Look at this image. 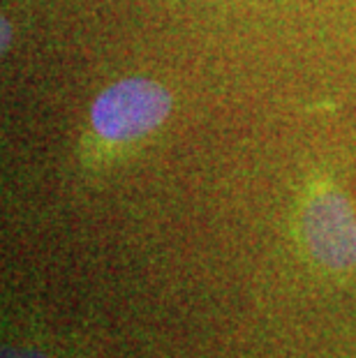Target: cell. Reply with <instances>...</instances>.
<instances>
[{
    "mask_svg": "<svg viewBox=\"0 0 356 358\" xmlns=\"http://www.w3.org/2000/svg\"><path fill=\"white\" fill-rule=\"evenodd\" d=\"M171 109L173 97L164 83L148 77H127L95 97L88 111V125L102 146H134L157 132Z\"/></svg>",
    "mask_w": 356,
    "mask_h": 358,
    "instance_id": "cell-1",
    "label": "cell"
},
{
    "mask_svg": "<svg viewBox=\"0 0 356 358\" xmlns=\"http://www.w3.org/2000/svg\"><path fill=\"white\" fill-rule=\"evenodd\" d=\"M301 231L308 252L329 271L356 268V213L329 180L315 182L303 201Z\"/></svg>",
    "mask_w": 356,
    "mask_h": 358,
    "instance_id": "cell-2",
    "label": "cell"
},
{
    "mask_svg": "<svg viewBox=\"0 0 356 358\" xmlns=\"http://www.w3.org/2000/svg\"><path fill=\"white\" fill-rule=\"evenodd\" d=\"M3 358H49L42 352H33V349H5Z\"/></svg>",
    "mask_w": 356,
    "mask_h": 358,
    "instance_id": "cell-3",
    "label": "cell"
},
{
    "mask_svg": "<svg viewBox=\"0 0 356 358\" xmlns=\"http://www.w3.org/2000/svg\"><path fill=\"white\" fill-rule=\"evenodd\" d=\"M12 44V26H7V19L0 21V49L7 51Z\"/></svg>",
    "mask_w": 356,
    "mask_h": 358,
    "instance_id": "cell-4",
    "label": "cell"
}]
</instances>
